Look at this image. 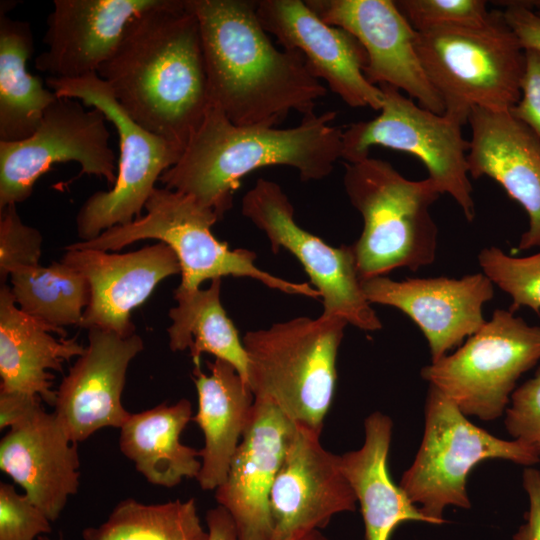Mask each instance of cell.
<instances>
[{
  "label": "cell",
  "mask_w": 540,
  "mask_h": 540,
  "mask_svg": "<svg viewBox=\"0 0 540 540\" xmlns=\"http://www.w3.org/2000/svg\"><path fill=\"white\" fill-rule=\"evenodd\" d=\"M104 114L73 98H58L26 139L0 141V210L23 202L36 181L58 163L75 161L81 173L114 185L116 158Z\"/></svg>",
  "instance_id": "cell-13"
},
{
  "label": "cell",
  "mask_w": 540,
  "mask_h": 540,
  "mask_svg": "<svg viewBox=\"0 0 540 540\" xmlns=\"http://www.w3.org/2000/svg\"><path fill=\"white\" fill-rule=\"evenodd\" d=\"M336 112H315L291 128L240 126L209 104L180 159L160 177L165 188L193 197L219 219L232 207L241 179L267 166L294 168L302 181L330 175L342 158Z\"/></svg>",
  "instance_id": "cell-3"
},
{
  "label": "cell",
  "mask_w": 540,
  "mask_h": 540,
  "mask_svg": "<svg viewBox=\"0 0 540 540\" xmlns=\"http://www.w3.org/2000/svg\"><path fill=\"white\" fill-rule=\"evenodd\" d=\"M144 209L146 213L125 225L103 231L96 238L66 246V249L91 248L119 250L143 239H157L176 254L181 267L177 289H199L202 282L224 276L249 277L287 294L320 298L309 283L291 282L259 269L256 254L247 249H229L211 232L219 220L209 208L193 197L168 188H155Z\"/></svg>",
  "instance_id": "cell-7"
},
{
  "label": "cell",
  "mask_w": 540,
  "mask_h": 540,
  "mask_svg": "<svg viewBox=\"0 0 540 540\" xmlns=\"http://www.w3.org/2000/svg\"><path fill=\"white\" fill-rule=\"evenodd\" d=\"M531 6L527 1H511L502 12L523 49L540 53V16Z\"/></svg>",
  "instance_id": "cell-38"
},
{
  "label": "cell",
  "mask_w": 540,
  "mask_h": 540,
  "mask_svg": "<svg viewBox=\"0 0 540 540\" xmlns=\"http://www.w3.org/2000/svg\"><path fill=\"white\" fill-rule=\"evenodd\" d=\"M296 427L275 405L254 399L226 479L215 493L240 540H272L270 492Z\"/></svg>",
  "instance_id": "cell-18"
},
{
  "label": "cell",
  "mask_w": 540,
  "mask_h": 540,
  "mask_svg": "<svg viewBox=\"0 0 540 540\" xmlns=\"http://www.w3.org/2000/svg\"><path fill=\"white\" fill-rule=\"evenodd\" d=\"M79 456L55 414L42 406L12 426L0 442V468L50 521L79 488Z\"/></svg>",
  "instance_id": "cell-22"
},
{
  "label": "cell",
  "mask_w": 540,
  "mask_h": 540,
  "mask_svg": "<svg viewBox=\"0 0 540 540\" xmlns=\"http://www.w3.org/2000/svg\"><path fill=\"white\" fill-rule=\"evenodd\" d=\"M523 486L529 497L530 508L526 523L519 528L512 540H540V470L526 469Z\"/></svg>",
  "instance_id": "cell-39"
},
{
  "label": "cell",
  "mask_w": 540,
  "mask_h": 540,
  "mask_svg": "<svg viewBox=\"0 0 540 540\" xmlns=\"http://www.w3.org/2000/svg\"><path fill=\"white\" fill-rule=\"evenodd\" d=\"M326 23L352 34L366 52L364 74L376 86L387 84L419 106L444 115L443 102L428 80L415 47L416 31L392 0H307Z\"/></svg>",
  "instance_id": "cell-14"
},
{
  "label": "cell",
  "mask_w": 540,
  "mask_h": 540,
  "mask_svg": "<svg viewBox=\"0 0 540 540\" xmlns=\"http://www.w3.org/2000/svg\"><path fill=\"white\" fill-rule=\"evenodd\" d=\"M505 426L514 440L530 446L540 457V367L512 393Z\"/></svg>",
  "instance_id": "cell-36"
},
{
  "label": "cell",
  "mask_w": 540,
  "mask_h": 540,
  "mask_svg": "<svg viewBox=\"0 0 540 540\" xmlns=\"http://www.w3.org/2000/svg\"><path fill=\"white\" fill-rule=\"evenodd\" d=\"M19 308L54 327L81 326L90 300L87 279L63 261L19 269L10 275Z\"/></svg>",
  "instance_id": "cell-30"
},
{
  "label": "cell",
  "mask_w": 540,
  "mask_h": 540,
  "mask_svg": "<svg viewBox=\"0 0 540 540\" xmlns=\"http://www.w3.org/2000/svg\"><path fill=\"white\" fill-rule=\"evenodd\" d=\"M46 84L59 98H73L101 111L119 136L116 181L108 191L92 194L79 209V238L92 240L109 228L140 217L156 181L178 162L183 149L130 118L97 73L76 79L47 77Z\"/></svg>",
  "instance_id": "cell-9"
},
{
  "label": "cell",
  "mask_w": 540,
  "mask_h": 540,
  "mask_svg": "<svg viewBox=\"0 0 540 540\" xmlns=\"http://www.w3.org/2000/svg\"><path fill=\"white\" fill-rule=\"evenodd\" d=\"M379 87L384 93L380 114L342 130V159L346 163L365 159L373 146L409 153L425 165L441 193L450 195L472 222L476 210L467 161L470 142L462 135V125L422 108L391 85Z\"/></svg>",
  "instance_id": "cell-11"
},
{
  "label": "cell",
  "mask_w": 540,
  "mask_h": 540,
  "mask_svg": "<svg viewBox=\"0 0 540 540\" xmlns=\"http://www.w3.org/2000/svg\"><path fill=\"white\" fill-rule=\"evenodd\" d=\"M241 211L265 233L273 253L284 248L302 264L322 298L321 315L340 317L363 331L382 328L365 297L353 245L332 247L300 227L288 196L271 180L257 179L244 195Z\"/></svg>",
  "instance_id": "cell-12"
},
{
  "label": "cell",
  "mask_w": 540,
  "mask_h": 540,
  "mask_svg": "<svg viewBox=\"0 0 540 540\" xmlns=\"http://www.w3.org/2000/svg\"><path fill=\"white\" fill-rule=\"evenodd\" d=\"M415 47L444 115L460 125L473 108L509 111L519 101L525 50L502 11L481 26L416 32Z\"/></svg>",
  "instance_id": "cell-6"
},
{
  "label": "cell",
  "mask_w": 540,
  "mask_h": 540,
  "mask_svg": "<svg viewBox=\"0 0 540 540\" xmlns=\"http://www.w3.org/2000/svg\"><path fill=\"white\" fill-rule=\"evenodd\" d=\"M61 261L79 271L90 286V300L81 327L131 335V312L156 286L181 272L174 251L159 242L137 251L118 254L78 248L66 249Z\"/></svg>",
  "instance_id": "cell-20"
},
{
  "label": "cell",
  "mask_w": 540,
  "mask_h": 540,
  "mask_svg": "<svg viewBox=\"0 0 540 540\" xmlns=\"http://www.w3.org/2000/svg\"><path fill=\"white\" fill-rule=\"evenodd\" d=\"M221 278L211 280L207 289H176L177 305L169 316L167 329L172 351L190 350L195 366L203 353L231 364L248 383V358L243 341L221 303Z\"/></svg>",
  "instance_id": "cell-29"
},
{
  "label": "cell",
  "mask_w": 540,
  "mask_h": 540,
  "mask_svg": "<svg viewBox=\"0 0 540 540\" xmlns=\"http://www.w3.org/2000/svg\"><path fill=\"white\" fill-rule=\"evenodd\" d=\"M399 10L416 32L449 27H475L491 17L484 0H400Z\"/></svg>",
  "instance_id": "cell-33"
},
{
  "label": "cell",
  "mask_w": 540,
  "mask_h": 540,
  "mask_svg": "<svg viewBox=\"0 0 540 540\" xmlns=\"http://www.w3.org/2000/svg\"><path fill=\"white\" fill-rule=\"evenodd\" d=\"M192 418L191 402L185 398L130 413L120 428V450L153 485L172 488L184 478H197L199 451L180 440Z\"/></svg>",
  "instance_id": "cell-27"
},
{
  "label": "cell",
  "mask_w": 540,
  "mask_h": 540,
  "mask_svg": "<svg viewBox=\"0 0 540 540\" xmlns=\"http://www.w3.org/2000/svg\"><path fill=\"white\" fill-rule=\"evenodd\" d=\"M207 540H240L230 514L222 507L210 509L206 514Z\"/></svg>",
  "instance_id": "cell-41"
},
{
  "label": "cell",
  "mask_w": 540,
  "mask_h": 540,
  "mask_svg": "<svg viewBox=\"0 0 540 540\" xmlns=\"http://www.w3.org/2000/svg\"><path fill=\"white\" fill-rule=\"evenodd\" d=\"M487 459L532 465L540 457L521 441L500 439L472 424L454 402L430 385L422 442L399 485L429 523H443L447 506L470 508L467 476Z\"/></svg>",
  "instance_id": "cell-8"
},
{
  "label": "cell",
  "mask_w": 540,
  "mask_h": 540,
  "mask_svg": "<svg viewBox=\"0 0 540 540\" xmlns=\"http://www.w3.org/2000/svg\"><path fill=\"white\" fill-rule=\"evenodd\" d=\"M142 349L136 333L89 330L88 345L60 383L53 405L73 442L105 427L121 428L127 420L130 413L121 402L126 372Z\"/></svg>",
  "instance_id": "cell-19"
},
{
  "label": "cell",
  "mask_w": 540,
  "mask_h": 540,
  "mask_svg": "<svg viewBox=\"0 0 540 540\" xmlns=\"http://www.w3.org/2000/svg\"><path fill=\"white\" fill-rule=\"evenodd\" d=\"M210 374L195 366L198 411L192 418L204 436L196 478L203 490L217 489L226 479L234 454L250 420L254 395L249 384L229 363L207 362Z\"/></svg>",
  "instance_id": "cell-25"
},
{
  "label": "cell",
  "mask_w": 540,
  "mask_h": 540,
  "mask_svg": "<svg viewBox=\"0 0 540 540\" xmlns=\"http://www.w3.org/2000/svg\"><path fill=\"white\" fill-rule=\"evenodd\" d=\"M50 520L24 493L0 484V540H37L52 531Z\"/></svg>",
  "instance_id": "cell-35"
},
{
  "label": "cell",
  "mask_w": 540,
  "mask_h": 540,
  "mask_svg": "<svg viewBox=\"0 0 540 540\" xmlns=\"http://www.w3.org/2000/svg\"><path fill=\"white\" fill-rule=\"evenodd\" d=\"M525 59L521 96L509 113L540 140V53L525 50Z\"/></svg>",
  "instance_id": "cell-37"
},
{
  "label": "cell",
  "mask_w": 540,
  "mask_h": 540,
  "mask_svg": "<svg viewBox=\"0 0 540 540\" xmlns=\"http://www.w3.org/2000/svg\"><path fill=\"white\" fill-rule=\"evenodd\" d=\"M40 397L0 391V429L18 424L42 406Z\"/></svg>",
  "instance_id": "cell-40"
},
{
  "label": "cell",
  "mask_w": 540,
  "mask_h": 540,
  "mask_svg": "<svg viewBox=\"0 0 540 540\" xmlns=\"http://www.w3.org/2000/svg\"><path fill=\"white\" fill-rule=\"evenodd\" d=\"M97 74L130 118L184 150L210 104L199 23L188 0H160L139 14Z\"/></svg>",
  "instance_id": "cell-1"
},
{
  "label": "cell",
  "mask_w": 540,
  "mask_h": 540,
  "mask_svg": "<svg viewBox=\"0 0 540 540\" xmlns=\"http://www.w3.org/2000/svg\"><path fill=\"white\" fill-rule=\"evenodd\" d=\"M0 5V141L15 142L31 136L46 109L59 97L26 67L33 35L29 22L7 16Z\"/></svg>",
  "instance_id": "cell-28"
},
{
  "label": "cell",
  "mask_w": 540,
  "mask_h": 540,
  "mask_svg": "<svg viewBox=\"0 0 540 540\" xmlns=\"http://www.w3.org/2000/svg\"><path fill=\"white\" fill-rule=\"evenodd\" d=\"M83 540H207L193 498L144 504L120 501L107 520L82 531Z\"/></svg>",
  "instance_id": "cell-31"
},
{
  "label": "cell",
  "mask_w": 540,
  "mask_h": 540,
  "mask_svg": "<svg viewBox=\"0 0 540 540\" xmlns=\"http://www.w3.org/2000/svg\"><path fill=\"white\" fill-rule=\"evenodd\" d=\"M54 328L17 307L11 288L0 290V391L40 397L54 405L56 391L49 370L62 371L64 362L83 354L76 338L66 339Z\"/></svg>",
  "instance_id": "cell-24"
},
{
  "label": "cell",
  "mask_w": 540,
  "mask_h": 540,
  "mask_svg": "<svg viewBox=\"0 0 540 540\" xmlns=\"http://www.w3.org/2000/svg\"><path fill=\"white\" fill-rule=\"evenodd\" d=\"M286 540H331L327 538L320 530H312L302 535Z\"/></svg>",
  "instance_id": "cell-42"
},
{
  "label": "cell",
  "mask_w": 540,
  "mask_h": 540,
  "mask_svg": "<svg viewBox=\"0 0 540 540\" xmlns=\"http://www.w3.org/2000/svg\"><path fill=\"white\" fill-rule=\"evenodd\" d=\"M42 236L25 225L16 205L0 210V277L5 280L13 272L39 264Z\"/></svg>",
  "instance_id": "cell-34"
},
{
  "label": "cell",
  "mask_w": 540,
  "mask_h": 540,
  "mask_svg": "<svg viewBox=\"0 0 540 540\" xmlns=\"http://www.w3.org/2000/svg\"><path fill=\"white\" fill-rule=\"evenodd\" d=\"M540 360V326L510 310L490 320L454 353L421 370L466 415L494 420L506 409L519 377Z\"/></svg>",
  "instance_id": "cell-10"
},
{
  "label": "cell",
  "mask_w": 540,
  "mask_h": 540,
  "mask_svg": "<svg viewBox=\"0 0 540 540\" xmlns=\"http://www.w3.org/2000/svg\"><path fill=\"white\" fill-rule=\"evenodd\" d=\"M200 30L210 105L240 126L275 127L290 112H314L327 94L302 55L279 50L257 1L188 0Z\"/></svg>",
  "instance_id": "cell-2"
},
{
  "label": "cell",
  "mask_w": 540,
  "mask_h": 540,
  "mask_svg": "<svg viewBox=\"0 0 540 540\" xmlns=\"http://www.w3.org/2000/svg\"><path fill=\"white\" fill-rule=\"evenodd\" d=\"M37 540H64L62 536H60L58 539H52L46 535H41L37 538Z\"/></svg>",
  "instance_id": "cell-43"
},
{
  "label": "cell",
  "mask_w": 540,
  "mask_h": 540,
  "mask_svg": "<svg viewBox=\"0 0 540 540\" xmlns=\"http://www.w3.org/2000/svg\"><path fill=\"white\" fill-rule=\"evenodd\" d=\"M393 423L374 412L364 422L363 445L340 455L341 469L360 504L366 540H389L402 522L429 520L397 486L388 470Z\"/></svg>",
  "instance_id": "cell-26"
},
{
  "label": "cell",
  "mask_w": 540,
  "mask_h": 540,
  "mask_svg": "<svg viewBox=\"0 0 540 540\" xmlns=\"http://www.w3.org/2000/svg\"><path fill=\"white\" fill-rule=\"evenodd\" d=\"M478 262L492 283L511 297V312L522 306L540 310V252L514 257L490 246L479 252Z\"/></svg>",
  "instance_id": "cell-32"
},
{
  "label": "cell",
  "mask_w": 540,
  "mask_h": 540,
  "mask_svg": "<svg viewBox=\"0 0 540 540\" xmlns=\"http://www.w3.org/2000/svg\"><path fill=\"white\" fill-rule=\"evenodd\" d=\"M160 0H54L35 68L57 79L97 73L130 23Z\"/></svg>",
  "instance_id": "cell-21"
},
{
  "label": "cell",
  "mask_w": 540,
  "mask_h": 540,
  "mask_svg": "<svg viewBox=\"0 0 540 540\" xmlns=\"http://www.w3.org/2000/svg\"><path fill=\"white\" fill-rule=\"evenodd\" d=\"M347 321L297 317L243 338L254 399L272 403L295 424L321 433L332 404L336 360Z\"/></svg>",
  "instance_id": "cell-5"
},
{
  "label": "cell",
  "mask_w": 540,
  "mask_h": 540,
  "mask_svg": "<svg viewBox=\"0 0 540 540\" xmlns=\"http://www.w3.org/2000/svg\"><path fill=\"white\" fill-rule=\"evenodd\" d=\"M370 304L397 308L427 339L431 362L447 355L486 322L483 305L494 296V284L482 272L459 279L409 278L395 281L380 276L362 282Z\"/></svg>",
  "instance_id": "cell-17"
},
{
  "label": "cell",
  "mask_w": 540,
  "mask_h": 540,
  "mask_svg": "<svg viewBox=\"0 0 540 540\" xmlns=\"http://www.w3.org/2000/svg\"><path fill=\"white\" fill-rule=\"evenodd\" d=\"M343 185L363 219L352 244L362 282L399 268L415 272L435 261L438 227L430 208L442 193L432 179L409 180L391 163L369 156L345 162Z\"/></svg>",
  "instance_id": "cell-4"
},
{
  "label": "cell",
  "mask_w": 540,
  "mask_h": 540,
  "mask_svg": "<svg viewBox=\"0 0 540 540\" xmlns=\"http://www.w3.org/2000/svg\"><path fill=\"white\" fill-rule=\"evenodd\" d=\"M468 123L469 175L492 178L524 208L529 227L517 249L540 247V140L509 111L476 107Z\"/></svg>",
  "instance_id": "cell-23"
},
{
  "label": "cell",
  "mask_w": 540,
  "mask_h": 540,
  "mask_svg": "<svg viewBox=\"0 0 540 540\" xmlns=\"http://www.w3.org/2000/svg\"><path fill=\"white\" fill-rule=\"evenodd\" d=\"M319 436L315 430L296 427L270 492L272 540L320 530L334 515L356 509L340 455L324 449Z\"/></svg>",
  "instance_id": "cell-16"
},
{
  "label": "cell",
  "mask_w": 540,
  "mask_h": 540,
  "mask_svg": "<svg viewBox=\"0 0 540 540\" xmlns=\"http://www.w3.org/2000/svg\"><path fill=\"white\" fill-rule=\"evenodd\" d=\"M533 3L537 6L536 13L540 16V1H534Z\"/></svg>",
  "instance_id": "cell-44"
},
{
  "label": "cell",
  "mask_w": 540,
  "mask_h": 540,
  "mask_svg": "<svg viewBox=\"0 0 540 540\" xmlns=\"http://www.w3.org/2000/svg\"><path fill=\"white\" fill-rule=\"evenodd\" d=\"M257 15L283 49L299 52L309 72L352 108L380 111L384 93L364 74L367 56L348 31L323 21L301 0H259Z\"/></svg>",
  "instance_id": "cell-15"
}]
</instances>
